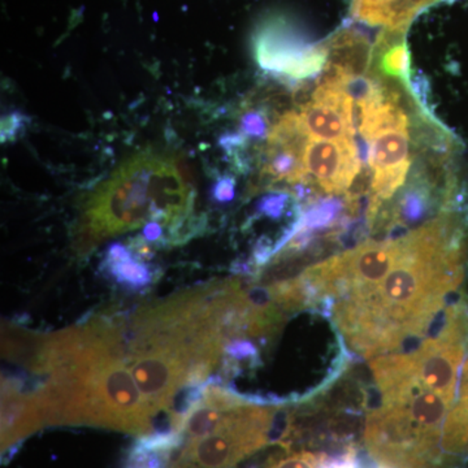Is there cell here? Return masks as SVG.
Masks as SVG:
<instances>
[{
    "instance_id": "ac0fdd59",
    "label": "cell",
    "mask_w": 468,
    "mask_h": 468,
    "mask_svg": "<svg viewBox=\"0 0 468 468\" xmlns=\"http://www.w3.org/2000/svg\"><path fill=\"white\" fill-rule=\"evenodd\" d=\"M234 187H236L234 178H220L214 186V198L217 199L218 202L221 203L232 201L234 198Z\"/></svg>"
},
{
    "instance_id": "2e32d148",
    "label": "cell",
    "mask_w": 468,
    "mask_h": 468,
    "mask_svg": "<svg viewBox=\"0 0 468 468\" xmlns=\"http://www.w3.org/2000/svg\"><path fill=\"white\" fill-rule=\"evenodd\" d=\"M291 196L288 193H273L271 196L264 197L258 203V212L264 217L279 218L284 214L286 206H288Z\"/></svg>"
},
{
    "instance_id": "3957f363",
    "label": "cell",
    "mask_w": 468,
    "mask_h": 468,
    "mask_svg": "<svg viewBox=\"0 0 468 468\" xmlns=\"http://www.w3.org/2000/svg\"><path fill=\"white\" fill-rule=\"evenodd\" d=\"M193 205L190 177L180 163L154 154L135 156L86 199L77 227V250L88 254L109 237L151 221L168 229L171 241L183 239Z\"/></svg>"
},
{
    "instance_id": "e0dca14e",
    "label": "cell",
    "mask_w": 468,
    "mask_h": 468,
    "mask_svg": "<svg viewBox=\"0 0 468 468\" xmlns=\"http://www.w3.org/2000/svg\"><path fill=\"white\" fill-rule=\"evenodd\" d=\"M26 125V117L20 113H12L3 119L2 125V143L11 141L20 133V129Z\"/></svg>"
},
{
    "instance_id": "5bb4252c",
    "label": "cell",
    "mask_w": 468,
    "mask_h": 468,
    "mask_svg": "<svg viewBox=\"0 0 468 468\" xmlns=\"http://www.w3.org/2000/svg\"><path fill=\"white\" fill-rule=\"evenodd\" d=\"M310 137L300 113L288 112L280 117L271 129L267 135V146L291 150L303 158Z\"/></svg>"
},
{
    "instance_id": "9c48e42d",
    "label": "cell",
    "mask_w": 468,
    "mask_h": 468,
    "mask_svg": "<svg viewBox=\"0 0 468 468\" xmlns=\"http://www.w3.org/2000/svg\"><path fill=\"white\" fill-rule=\"evenodd\" d=\"M328 52L326 64L351 76H368L372 48L367 37L356 27H344L323 42Z\"/></svg>"
},
{
    "instance_id": "277c9868",
    "label": "cell",
    "mask_w": 468,
    "mask_h": 468,
    "mask_svg": "<svg viewBox=\"0 0 468 468\" xmlns=\"http://www.w3.org/2000/svg\"><path fill=\"white\" fill-rule=\"evenodd\" d=\"M276 415L275 405L243 397L208 435L181 441L167 468H234L266 448Z\"/></svg>"
},
{
    "instance_id": "8992f818",
    "label": "cell",
    "mask_w": 468,
    "mask_h": 468,
    "mask_svg": "<svg viewBox=\"0 0 468 468\" xmlns=\"http://www.w3.org/2000/svg\"><path fill=\"white\" fill-rule=\"evenodd\" d=\"M309 183L323 192L340 194L350 189L362 169L354 140L326 141L311 138L303 156Z\"/></svg>"
},
{
    "instance_id": "9a60e30c",
    "label": "cell",
    "mask_w": 468,
    "mask_h": 468,
    "mask_svg": "<svg viewBox=\"0 0 468 468\" xmlns=\"http://www.w3.org/2000/svg\"><path fill=\"white\" fill-rule=\"evenodd\" d=\"M243 137L263 138L268 135V120L266 113L260 111H249L241 119V132Z\"/></svg>"
},
{
    "instance_id": "d6986e66",
    "label": "cell",
    "mask_w": 468,
    "mask_h": 468,
    "mask_svg": "<svg viewBox=\"0 0 468 468\" xmlns=\"http://www.w3.org/2000/svg\"><path fill=\"white\" fill-rule=\"evenodd\" d=\"M143 237L144 241H162L165 239V227L162 224L156 223V221H151V223L144 226Z\"/></svg>"
},
{
    "instance_id": "7c38bea8",
    "label": "cell",
    "mask_w": 468,
    "mask_h": 468,
    "mask_svg": "<svg viewBox=\"0 0 468 468\" xmlns=\"http://www.w3.org/2000/svg\"><path fill=\"white\" fill-rule=\"evenodd\" d=\"M103 266L119 284L126 288L143 289L151 282L150 268L134 260L131 250L122 243L110 246Z\"/></svg>"
},
{
    "instance_id": "6da1fadb",
    "label": "cell",
    "mask_w": 468,
    "mask_h": 468,
    "mask_svg": "<svg viewBox=\"0 0 468 468\" xmlns=\"http://www.w3.org/2000/svg\"><path fill=\"white\" fill-rule=\"evenodd\" d=\"M399 239V257L378 282L324 302L345 341L367 359L426 337L463 280L466 223L458 207L443 209Z\"/></svg>"
},
{
    "instance_id": "4fadbf2b",
    "label": "cell",
    "mask_w": 468,
    "mask_h": 468,
    "mask_svg": "<svg viewBox=\"0 0 468 468\" xmlns=\"http://www.w3.org/2000/svg\"><path fill=\"white\" fill-rule=\"evenodd\" d=\"M261 174L273 181H284L292 185L309 184L303 158L291 150L279 147H266Z\"/></svg>"
},
{
    "instance_id": "5b68a950",
    "label": "cell",
    "mask_w": 468,
    "mask_h": 468,
    "mask_svg": "<svg viewBox=\"0 0 468 468\" xmlns=\"http://www.w3.org/2000/svg\"><path fill=\"white\" fill-rule=\"evenodd\" d=\"M254 51L261 69L291 81H304L318 76L328 61L323 42L309 45L280 21L261 27L255 37Z\"/></svg>"
},
{
    "instance_id": "52a82bcc",
    "label": "cell",
    "mask_w": 468,
    "mask_h": 468,
    "mask_svg": "<svg viewBox=\"0 0 468 468\" xmlns=\"http://www.w3.org/2000/svg\"><path fill=\"white\" fill-rule=\"evenodd\" d=\"M2 384V452L5 455L45 426V420L36 392H24L18 378H3Z\"/></svg>"
},
{
    "instance_id": "7a4b0ae2",
    "label": "cell",
    "mask_w": 468,
    "mask_h": 468,
    "mask_svg": "<svg viewBox=\"0 0 468 468\" xmlns=\"http://www.w3.org/2000/svg\"><path fill=\"white\" fill-rule=\"evenodd\" d=\"M46 399L55 426H95L147 436L158 417L125 356L124 323L97 316L58 338Z\"/></svg>"
},
{
    "instance_id": "30bf717a",
    "label": "cell",
    "mask_w": 468,
    "mask_h": 468,
    "mask_svg": "<svg viewBox=\"0 0 468 468\" xmlns=\"http://www.w3.org/2000/svg\"><path fill=\"white\" fill-rule=\"evenodd\" d=\"M300 115L307 132L316 140H354L356 122L337 107L309 101L302 106Z\"/></svg>"
},
{
    "instance_id": "ba28073f",
    "label": "cell",
    "mask_w": 468,
    "mask_h": 468,
    "mask_svg": "<svg viewBox=\"0 0 468 468\" xmlns=\"http://www.w3.org/2000/svg\"><path fill=\"white\" fill-rule=\"evenodd\" d=\"M448 0H353L351 14L372 27L408 30L424 9Z\"/></svg>"
},
{
    "instance_id": "8fae6325",
    "label": "cell",
    "mask_w": 468,
    "mask_h": 468,
    "mask_svg": "<svg viewBox=\"0 0 468 468\" xmlns=\"http://www.w3.org/2000/svg\"><path fill=\"white\" fill-rule=\"evenodd\" d=\"M369 144L368 163L374 174L411 167L409 131L388 132Z\"/></svg>"
}]
</instances>
